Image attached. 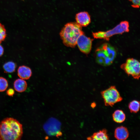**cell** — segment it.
I'll return each instance as SVG.
<instances>
[{
	"mask_svg": "<svg viewBox=\"0 0 140 140\" xmlns=\"http://www.w3.org/2000/svg\"><path fill=\"white\" fill-rule=\"evenodd\" d=\"M23 134L22 125L17 120L7 117L0 122V140H19Z\"/></svg>",
	"mask_w": 140,
	"mask_h": 140,
	"instance_id": "cell-1",
	"label": "cell"
},
{
	"mask_svg": "<svg viewBox=\"0 0 140 140\" xmlns=\"http://www.w3.org/2000/svg\"><path fill=\"white\" fill-rule=\"evenodd\" d=\"M83 33L81 26L76 23L70 22L64 26L60 32V35L65 45L73 48L76 45L79 37Z\"/></svg>",
	"mask_w": 140,
	"mask_h": 140,
	"instance_id": "cell-2",
	"label": "cell"
},
{
	"mask_svg": "<svg viewBox=\"0 0 140 140\" xmlns=\"http://www.w3.org/2000/svg\"><path fill=\"white\" fill-rule=\"evenodd\" d=\"M95 53L97 63L105 66L111 64L116 55L114 48L107 43H104L98 47L96 50Z\"/></svg>",
	"mask_w": 140,
	"mask_h": 140,
	"instance_id": "cell-3",
	"label": "cell"
},
{
	"mask_svg": "<svg viewBox=\"0 0 140 140\" xmlns=\"http://www.w3.org/2000/svg\"><path fill=\"white\" fill-rule=\"evenodd\" d=\"M129 24L128 21L121 22L113 29L106 31H99L93 32L92 35L94 38L103 39L109 40L110 37L113 35L121 34L129 31Z\"/></svg>",
	"mask_w": 140,
	"mask_h": 140,
	"instance_id": "cell-4",
	"label": "cell"
},
{
	"mask_svg": "<svg viewBox=\"0 0 140 140\" xmlns=\"http://www.w3.org/2000/svg\"><path fill=\"white\" fill-rule=\"evenodd\" d=\"M106 106L112 107L116 103L121 102L123 98L115 86H111L101 92Z\"/></svg>",
	"mask_w": 140,
	"mask_h": 140,
	"instance_id": "cell-5",
	"label": "cell"
},
{
	"mask_svg": "<svg viewBox=\"0 0 140 140\" xmlns=\"http://www.w3.org/2000/svg\"><path fill=\"white\" fill-rule=\"evenodd\" d=\"M120 67L128 75H131L134 78L138 79L140 78V62L136 59H128Z\"/></svg>",
	"mask_w": 140,
	"mask_h": 140,
	"instance_id": "cell-6",
	"label": "cell"
},
{
	"mask_svg": "<svg viewBox=\"0 0 140 140\" xmlns=\"http://www.w3.org/2000/svg\"><path fill=\"white\" fill-rule=\"evenodd\" d=\"M93 40V39L86 36L83 33L78 38L76 45L81 52L85 54H88L91 51Z\"/></svg>",
	"mask_w": 140,
	"mask_h": 140,
	"instance_id": "cell-7",
	"label": "cell"
},
{
	"mask_svg": "<svg viewBox=\"0 0 140 140\" xmlns=\"http://www.w3.org/2000/svg\"><path fill=\"white\" fill-rule=\"evenodd\" d=\"M75 19L76 23L82 27L87 26L91 22L90 15L86 11L77 13L75 16Z\"/></svg>",
	"mask_w": 140,
	"mask_h": 140,
	"instance_id": "cell-8",
	"label": "cell"
},
{
	"mask_svg": "<svg viewBox=\"0 0 140 140\" xmlns=\"http://www.w3.org/2000/svg\"><path fill=\"white\" fill-rule=\"evenodd\" d=\"M129 136V133L128 129L125 127L120 126L117 127L115 130L114 137L117 140H126Z\"/></svg>",
	"mask_w": 140,
	"mask_h": 140,
	"instance_id": "cell-9",
	"label": "cell"
},
{
	"mask_svg": "<svg viewBox=\"0 0 140 140\" xmlns=\"http://www.w3.org/2000/svg\"><path fill=\"white\" fill-rule=\"evenodd\" d=\"M17 74L20 78L24 80H27L31 76L32 72L29 67L23 65L20 66L18 68Z\"/></svg>",
	"mask_w": 140,
	"mask_h": 140,
	"instance_id": "cell-10",
	"label": "cell"
},
{
	"mask_svg": "<svg viewBox=\"0 0 140 140\" xmlns=\"http://www.w3.org/2000/svg\"><path fill=\"white\" fill-rule=\"evenodd\" d=\"M88 140H108L109 137L107 134V131L106 129H103L99 131L94 132L90 136L87 138Z\"/></svg>",
	"mask_w": 140,
	"mask_h": 140,
	"instance_id": "cell-11",
	"label": "cell"
},
{
	"mask_svg": "<svg viewBox=\"0 0 140 140\" xmlns=\"http://www.w3.org/2000/svg\"><path fill=\"white\" fill-rule=\"evenodd\" d=\"M14 88L15 90L18 92H22L25 91L27 87V84L24 80L18 79L16 80L13 83Z\"/></svg>",
	"mask_w": 140,
	"mask_h": 140,
	"instance_id": "cell-12",
	"label": "cell"
},
{
	"mask_svg": "<svg viewBox=\"0 0 140 140\" xmlns=\"http://www.w3.org/2000/svg\"><path fill=\"white\" fill-rule=\"evenodd\" d=\"M112 117L114 121L118 123L123 122L126 118L125 114L121 110H115L113 114Z\"/></svg>",
	"mask_w": 140,
	"mask_h": 140,
	"instance_id": "cell-13",
	"label": "cell"
},
{
	"mask_svg": "<svg viewBox=\"0 0 140 140\" xmlns=\"http://www.w3.org/2000/svg\"><path fill=\"white\" fill-rule=\"evenodd\" d=\"M17 65L14 62L9 61L5 63L3 66V68L5 73H11L15 71Z\"/></svg>",
	"mask_w": 140,
	"mask_h": 140,
	"instance_id": "cell-14",
	"label": "cell"
},
{
	"mask_svg": "<svg viewBox=\"0 0 140 140\" xmlns=\"http://www.w3.org/2000/svg\"><path fill=\"white\" fill-rule=\"evenodd\" d=\"M129 108L131 113H136L139 110L140 108V102L134 100L129 103Z\"/></svg>",
	"mask_w": 140,
	"mask_h": 140,
	"instance_id": "cell-15",
	"label": "cell"
},
{
	"mask_svg": "<svg viewBox=\"0 0 140 140\" xmlns=\"http://www.w3.org/2000/svg\"><path fill=\"white\" fill-rule=\"evenodd\" d=\"M8 86V82L5 78L0 77V92H4L6 90Z\"/></svg>",
	"mask_w": 140,
	"mask_h": 140,
	"instance_id": "cell-16",
	"label": "cell"
},
{
	"mask_svg": "<svg viewBox=\"0 0 140 140\" xmlns=\"http://www.w3.org/2000/svg\"><path fill=\"white\" fill-rule=\"evenodd\" d=\"M6 36L5 28L4 26L0 23V44L5 40Z\"/></svg>",
	"mask_w": 140,
	"mask_h": 140,
	"instance_id": "cell-17",
	"label": "cell"
},
{
	"mask_svg": "<svg viewBox=\"0 0 140 140\" xmlns=\"http://www.w3.org/2000/svg\"><path fill=\"white\" fill-rule=\"evenodd\" d=\"M131 3V6L134 8H137L140 7V0H128Z\"/></svg>",
	"mask_w": 140,
	"mask_h": 140,
	"instance_id": "cell-18",
	"label": "cell"
},
{
	"mask_svg": "<svg viewBox=\"0 0 140 140\" xmlns=\"http://www.w3.org/2000/svg\"><path fill=\"white\" fill-rule=\"evenodd\" d=\"M15 93L14 90L12 88L9 89L6 92V94L9 96H12Z\"/></svg>",
	"mask_w": 140,
	"mask_h": 140,
	"instance_id": "cell-19",
	"label": "cell"
},
{
	"mask_svg": "<svg viewBox=\"0 0 140 140\" xmlns=\"http://www.w3.org/2000/svg\"><path fill=\"white\" fill-rule=\"evenodd\" d=\"M4 52V48L3 46L0 44V57L2 56Z\"/></svg>",
	"mask_w": 140,
	"mask_h": 140,
	"instance_id": "cell-20",
	"label": "cell"
},
{
	"mask_svg": "<svg viewBox=\"0 0 140 140\" xmlns=\"http://www.w3.org/2000/svg\"><path fill=\"white\" fill-rule=\"evenodd\" d=\"M91 106L92 108H94L96 106V103L95 102H93L91 104Z\"/></svg>",
	"mask_w": 140,
	"mask_h": 140,
	"instance_id": "cell-21",
	"label": "cell"
}]
</instances>
